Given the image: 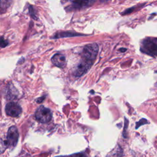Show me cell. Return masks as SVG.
I'll return each mask as SVG.
<instances>
[{
  "label": "cell",
  "instance_id": "obj_6",
  "mask_svg": "<svg viewBox=\"0 0 157 157\" xmlns=\"http://www.w3.org/2000/svg\"><path fill=\"white\" fill-rule=\"evenodd\" d=\"M5 111L7 115L12 117H17L20 115L22 109L20 105L17 103L9 102L6 105Z\"/></svg>",
  "mask_w": 157,
  "mask_h": 157
},
{
  "label": "cell",
  "instance_id": "obj_7",
  "mask_svg": "<svg viewBox=\"0 0 157 157\" xmlns=\"http://www.w3.org/2000/svg\"><path fill=\"white\" fill-rule=\"evenodd\" d=\"M52 63L60 68H63L66 64V59L64 55L61 53H56L52 58Z\"/></svg>",
  "mask_w": 157,
  "mask_h": 157
},
{
  "label": "cell",
  "instance_id": "obj_4",
  "mask_svg": "<svg viewBox=\"0 0 157 157\" xmlns=\"http://www.w3.org/2000/svg\"><path fill=\"white\" fill-rule=\"evenodd\" d=\"M98 52V47L96 44H88L84 46L82 51V58L94 61Z\"/></svg>",
  "mask_w": 157,
  "mask_h": 157
},
{
  "label": "cell",
  "instance_id": "obj_3",
  "mask_svg": "<svg viewBox=\"0 0 157 157\" xmlns=\"http://www.w3.org/2000/svg\"><path fill=\"white\" fill-rule=\"evenodd\" d=\"M93 61L82 58L74 70V74L76 77H80L86 74L91 67Z\"/></svg>",
  "mask_w": 157,
  "mask_h": 157
},
{
  "label": "cell",
  "instance_id": "obj_11",
  "mask_svg": "<svg viewBox=\"0 0 157 157\" xmlns=\"http://www.w3.org/2000/svg\"><path fill=\"white\" fill-rule=\"evenodd\" d=\"M142 119H141L139 122L137 123V124H136V129H137L140 126H141V125H142V124L148 123V121H147L145 119H144V120L143 121V122H142Z\"/></svg>",
  "mask_w": 157,
  "mask_h": 157
},
{
  "label": "cell",
  "instance_id": "obj_8",
  "mask_svg": "<svg viewBox=\"0 0 157 157\" xmlns=\"http://www.w3.org/2000/svg\"><path fill=\"white\" fill-rule=\"evenodd\" d=\"M90 3V0H72L71 5L68 7L69 10H79L87 7Z\"/></svg>",
  "mask_w": 157,
  "mask_h": 157
},
{
  "label": "cell",
  "instance_id": "obj_2",
  "mask_svg": "<svg viewBox=\"0 0 157 157\" xmlns=\"http://www.w3.org/2000/svg\"><path fill=\"white\" fill-rule=\"evenodd\" d=\"M18 132L15 126H11L7 134L6 140H4V146L6 147H14L18 142Z\"/></svg>",
  "mask_w": 157,
  "mask_h": 157
},
{
  "label": "cell",
  "instance_id": "obj_5",
  "mask_svg": "<svg viewBox=\"0 0 157 157\" xmlns=\"http://www.w3.org/2000/svg\"><path fill=\"white\" fill-rule=\"evenodd\" d=\"M141 51L152 56H157V44L151 39H145L142 44Z\"/></svg>",
  "mask_w": 157,
  "mask_h": 157
},
{
  "label": "cell",
  "instance_id": "obj_10",
  "mask_svg": "<svg viewBox=\"0 0 157 157\" xmlns=\"http://www.w3.org/2000/svg\"><path fill=\"white\" fill-rule=\"evenodd\" d=\"M29 12L31 17L34 19H37V16H36V13L35 11V9L34 8L33 6H29Z\"/></svg>",
  "mask_w": 157,
  "mask_h": 157
},
{
  "label": "cell",
  "instance_id": "obj_14",
  "mask_svg": "<svg viewBox=\"0 0 157 157\" xmlns=\"http://www.w3.org/2000/svg\"><path fill=\"white\" fill-rule=\"evenodd\" d=\"M155 41L157 42V39H155Z\"/></svg>",
  "mask_w": 157,
  "mask_h": 157
},
{
  "label": "cell",
  "instance_id": "obj_9",
  "mask_svg": "<svg viewBox=\"0 0 157 157\" xmlns=\"http://www.w3.org/2000/svg\"><path fill=\"white\" fill-rule=\"evenodd\" d=\"M13 0H1V10L3 13L10 6Z\"/></svg>",
  "mask_w": 157,
  "mask_h": 157
},
{
  "label": "cell",
  "instance_id": "obj_13",
  "mask_svg": "<svg viewBox=\"0 0 157 157\" xmlns=\"http://www.w3.org/2000/svg\"><path fill=\"white\" fill-rule=\"evenodd\" d=\"M109 0H101V1L102 2H107V1H108Z\"/></svg>",
  "mask_w": 157,
  "mask_h": 157
},
{
  "label": "cell",
  "instance_id": "obj_12",
  "mask_svg": "<svg viewBox=\"0 0 157 157\" xmlns=\"http://www.w3.org/2000/svg\"><path fill=\"white\" fill-rule=\"evenodd\" d=\"M7 44H8V42L6 40H4L3 39V37H1V47H5Z\"/></svg>",
  "mask_w": 157,
  "mask_h": 157
},
{
  "label": "cell",
  "instance_id": "obj_1",
  "mask_svg": "<svg viewBox=\"0 0 157 157\" xmlns=\"http://www.w3.org/2000/svg\"><path fill=\"white\" fill-rule=\"evenodd\" d=\"M35 118L40 123H47L51 120L52 118V113L49 109L41 105L36 110Z\"/></svg>",
  "mask_w": 157,
  "mask_h": 157
}]
</instances>
